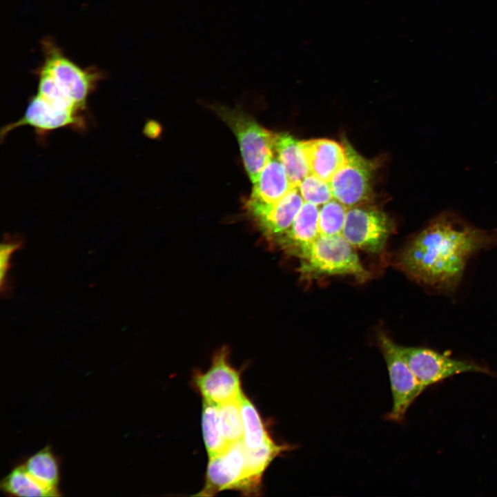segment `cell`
<instances>
[{"label":"cell","mask_w":497,"mask_h":497,"mask_svg":"<svg viewBox=\"0 0 497 497\" xmlns=\"http://www.w3.org/2000/svg\"><path fill=\"white\" fill-rule=\"evenodd\" d=\"M495 243L496 232L478 229L454 213L445 212L409 241L398 255L397 265L419 284L451 291L470 257Z\"/></svg>","instance_id":"6da1fadb"},{"label":"cell","mask_w":497,"mask_h":497,"mask_svg":"<svg viewBox=\"0 0 497 497\" xmlns=\"http://www.w3.org/2000/svg\"><path fill=\"white\" fill-rule=\"evenodd\" d=\"M299 259V271L304 280L350 275L360 282H364L370 277L355 248L342 234L320 235Z\"/></svg>","instance_id":"7a4b0ae2"},{"label":"cell","mask_w":497,"mask_h":497,"mask_svg":"<svg viewBox=\"0 0 497 497\" xmlns=\"http://www.w3.org/2000/svg\"><path fill=\"white\" fill-rule=\"evenodd\" d=\"M212 109L235 135L248 175L254 184L274 155L275 135L239 108L215 105Z\"/></svg>","instance_id":"3957f363"},{"label":"cell","mask_w":497,"mask_h":497,"mask_svg":"<svg viewBox=\"0 0 497 497\" xmlns=\"http://www.w3.org/2000/svg\"><path fill=\"white\" fill-rule=\"evenodd\" d=\"M42 47L44 61L39 68L48 73L61 90L78 107L86 111L88 97L104 74L95 67L81 68L49 39L43 41Z\"/></svg>","instance_id":"277c9868"},{"label":"cell","mask_w":497,"mask_h":497,"mask_svg":"<svg viewBox=\"0 0 497 497\" xmlns=\"http://www.w3.org/2000/svg\"><path fill=\"white\" fill-rule=\"evenodd\" d=\"M377 342L387 367L393 398L392 409L386 418L402 422L408 409L426 388L402 358L398 344L382 332Z\"/></svg>","instance_id":"5b68a950"},{"label":"cell","mask_w":497,"mask_h":497,"mask_svg":"<svg viewBox=\"0 0 497 497\" xmlns=\"http://www.w3.org/2000/svg\"><path fill=\"white\" fill-rule=\"evenodd\" d=\"M398 349L416 378L425 388L463 373L491 374L485 366L452 358L431 349L400 345Z\"/></svg>","instance_id":"8992f818"},{"label":"cell","mask_w":497,"mask_h":497,"mask_svg":"<svg viewBox=\"0 0 497 497\" xmlns=\"http://www.w3.org/2000/svg\"><path fill=\"white\" fill-rule=\"evenodd\" d=\"M392 231L391 222L384 213L358 205L348 209L342 235L355 248L378 254Z\"/></svg>","instance_id":"52a82bcc"},{"label":"cell","mask_w":497,"mask_h":497,"mask_svg":"<svg viewBox=\"0 0 497 497\" xmlns=\"http://www.w3.org/2000/svg\"><path fill=\"white\" fill-rule=\"evenodd\" d=\"M84 116V113L55 106L36 93L29 99L21 117L1 128L0 139L3 142L10 131L24 126L34 128L39 135L61 128L82 130L86 126Z\"/></svg>","instance_id":"ba28073f"},{"label":"cell","mask_w":497,"mask_h":497,"mask_svg":"<svg viewBox=\"0 0 497 497\" xmlns=\"http://www.w3.org/2000/svg\"><path fill=\"white\" fill-rule=\"evenodd\" d=\"M235 489L246 495V468L243 440L231 444L222 453L208 458L205 484L197 496H214L217 492Z\"/></svg>","instance_id":"9c48e42d"},{"label":"cell","mask_w":497,"mask_h":497,"mask_svg":"<svg viewBox=\"0 0 497 497\" xmlns=\"http://www.w3.org/2000/svg\"><path fill=\"white\" fill-rule=\"evenodd\" d=\"M193 382L204 401L218 405L240 400L244 394L240 375L229 363L226 348L215 354L210 368L197 373Z\"/></svg>","instance_id":"30bf717a"},{"label":"cell","mask_w":497,"mask_h":497,"mask_svg":"<svg viewBox=\"0 0 497 497\" xmlns=\"http://www.w3.org/2000/svg\"><path fill=\"white\" fill-rule=\"evenodd\" d=\"M345 148L347 162L329 184L333 197L351 208L369 199L372 165L349 144Z\"/></svg>","instance_id":"8fae6325"},{"label":"cell","mask_w":497,"mask_h":497,"mask_svg":"<svg viewBox=\"0 0 497 497\" xmlns=\"http://www.w3.org/2000/svg\"><path fill=\"white\" fill-rule=\"evenodd\" d=\"M304 202L298 188H293L275 203L247 200L246 207L260 231L273 242L289 228Z\"/></svg>","instance_id":"7c38bea8"},{"label":"cell","mask_w":497,"mask_h":497,"mask_svg":"<svg viewBox=\"0 0 497 497\" xmlns=\"http://www.w3.org/2000/svg\"><path fill=\"white\" fill-rule=\"evenodd\" d=\"M310 174L329 182L344 165L347 155L345 146L328 139L300 142Z\"/></svg>","instance_id":"4fadbf2b"},{"label":"cell","mask_w":497,"mask_h":497,"mask_svg":"<svg viewBox=\"0 0 497 497\" xmlns=\"http://www.w3.org/2000/svg\"><path fill=\"white\" fill-rule=\"evenodd\" d=\"M318 206L304 202L289 228L273 242L299 257L320 236Z\"/></svg>","instance_id":"5bb4252c"},{"label":"cell","mask_w":497,"mask_h":497,"mask_svg":"<svg viewBox=\"0 0 497 497\" xmlns=\"http://www.w3.org/2000/svg\"><path fill=\"white\" fill-rule=\"evenodd\" d=\"M293 187L283 165L277 157L273 155L260 172L248 200L262 204H273L280 200Z\"/></svg>","instance_id":"9a60e30c"},{"label":"cell","mask_w":497,"mask_h":497,"mask_svg":"<svg viewBox=\"0 0 497 497\" xmlns=\"http://www.w3.org/2000/svg\"><path fill=\"white\" fill-rule=\"evenodd\" d=\"M274 153L283 165L293 188L310 174L300 142L288 133L275 135Z\"/></svg>","instance_id":"2e32d148"},{"label":"cell","mask_w":497,"mask_h":497,"mask_svg":"<svg viewBox=\"0 0 497 497\" xmlns=\"http://www.w3.org/2000/svg\"><path fill=\"white\" fill-rule=\"evenodd\" d=\"M5 494L12 496H58V490L48 489L31 476L23 465L14 467L1 482Z\"/></svg>","instance_id":"e0dca14e"},{"label":"cell","mask_w":497,"mask_h":497,"mask_svg":"<svg viewBox=\"0 0 497 497\" xmlns=\"http://www.w3.org/2000/svg\"><path fill=\"white\" fill-rule=\"evenodd\" d=\"M22 465L26 471L40 484L48 489L58 490L59 463L49 447L33 454Z\"/></svg>","instance_id":"ac0fdd59"},{"label":"cell","mask_w":497,"mask_h":497,"mask_svg":"<svg viewBox=\"0 0 497 497\" xmlns=\"http://www.w3.org/2000/svg\"><path fill=\"white\" fill-rule=\"evenodd\" d=\"M240 408L244 427L242 440L245 447L255 449L273 441L256 407L244 393L240 400Z\"/></svg>","instance_id":"d6986e66"},{"label":"cell","mask_w":497,"mask_h":497,"mask_svg":"<svg viewBox=\"0 0 497 497\" xmlns=\"http://www.w3.org/2000/svg\"><path fill=\"white\" fill-rule=\"evenodd\" d=\"M202 428L208 458L222 453L231 445L226 441L222 431L218 405L203 400Z\"/></svg>","instance_id":"ffe728a7"},{"label":"cell","mask_w":497,"mask_h":497,"mask_svg":"<svg viewBox=\"0 0 497 497\" xmlns=\"http://www.w3.org/2000/svg\"><path fill=\"white\" fill-rule=\"evenodd\" d=\"M241 398L218 405L222 431L228 444L243 440L244 427L240 408Z\"/></svg>","instance_id":"44dd1931"},{"label":"cell","mask_w":497,"mask_h":497,"mask_svg":"<svg viewBox=\"0 0 497 497\" xmlns=\"http://www.w3.org/2000/svg\"><path fill=\"white\" fill-rule=\"evenodd\" d=\"M348 207L337 199L322 204L318 213L320 235H341Z\"/></svg>","instance_id":"7402d4cb"},{"label":"cell","mask_w":497,"mask_h":497,"mask_svg":"<svg viewBox=\"0 0 497 497\" xmlns=\"http://www.w3.org/2000/svg\"><path fill=\"white\" fill-rule=\"evenodd\" d=\"M298 189L304 202L316 206L322 205L333 197L329 184L312 174L302 181Z\"/></svg>","instance_id":"603a6c76"},{"label":"cell","mask_w":497,"mask_h":497,"mask_svg":"<svg viewBox=\"0 0 497 497\" xmlns=\"http://www.w3.org/2000/svg\"><path fill=\"white\" fill-rule=\"evenodd\" d=\"M23 244L22 238L17 236H6L3 238V241L1 243L0 252V282L2 293H6L10 289L8 287V273L11 267V257L15 251L21 248Z\"/></svg>","instance_id":"cb8c5ba5"}]
</instances>
